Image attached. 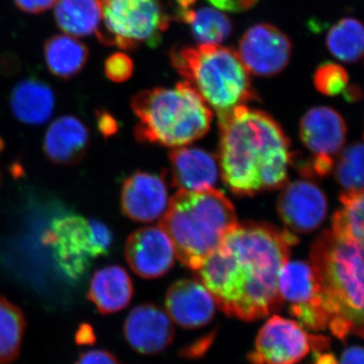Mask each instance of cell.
Masks as SVG:
<instances>
[{"label": "cell", "instance_id": "6da1fadb", "mask_svg": "<svg viewBox=\"0 0 364 364\" xmlns=\"http://www.w3.org/2000/svg\"><path fill=\"white\" fill-rule=\"evenodd\" d=\"M298 238L267 224H237L196 270L228 316L256 321L279 310V274Z\"/></svg>", "mask_w": 364, "mask_h": 364}, {"label": "cell", "instance_id": "44dd1931", "mask_svg": "<svg viewBox=\"0 0 364 364\" xmlns=\"http://www.w3.org/2000/svg\"><path fill=\"white\" fill-rule=\"evenodd\" d=\"M9 105L21 123L40 126L54 114L56 97L51 86L37 78H26L16 83L11 92Z\"/></svg>", "mask_w": 364, "mask_h": 364}, {"label": "cell", "instance_id": "f546056e", "mask_svg": "<svg viewBox=\"0 0 364 364\" xmlns=\"http://www.w3.org/2000/svg\"><path fill=\"white\" fill-rule=\"evenodd\" d=\"M104 68L105 76L109 81L124 83L133 76L134 62L124 53L117 52L105 59Z\"/></svg>", "mask_w": 364, "mask_h": 364}, {"label": "cell", "instance_id": "7402d4cb", "mask_svg": "<svg viewBox=\"0 0 364 364\" xmlns=\"http://www.w3.org/2000/svg\"><path fill=\"white\" fill-rule=\"evenodd\" d=\"M43 52L48 70L62 80H69L80 74L90 59L87 45L67 33L50 37L45 42Z\"/></svg>", "mask_w": 364, "mask_h": 364}, {"label": "cell", "instance_id": "277c9868", "mask_svg": "<svg viewBox=\"0 0 364 364\" xmlns=\"http://www.w3.org/2000/svg\"><path fill=\"white\" fill-rule=\"evenodd\" d=\"M237 224L233 203L215 188L178 189L159 222L173 244L176 259L195 272Z\"/></svg>", "mask_w": 364, "mask_h": 364}, {"label": "cell", "instance_id": "4fadbf2b", "mask_svg": "<svg viewBox=\"0 0 364 364\" xmlns=\"http://www.w3.org/2000/svg\"><path fill=\"white\" fill-rule=\"evenodd\" d=\"M277 213L280 219L294 233L315 231L324 223L328 200L324 191L310 181L287 182L282 188Z\"/></svg>", "mask_w": 364, "mask_h": 364}, {"label": "cell", "instance_id": "30bf717a", "mask_svg": "<svg viewBox=\"0 0 364 364\" xmlns=\"http://www.w3.org/2000/svg\"><path fill=\"white\" fill-rule=\"evenodd\" d=\"M279 294L282 303L289 304V313L304 328L322 331L329 326L323 308L317 279L310 263L287 261L279 274Z\"/></svg>", "mask_w": 364, "mask_h": 364}, {"label": "cell", "instance_id": "836d02e7", "mask_svg": "<svg viewBox=\"0 0 364 364\" xmlns=\"http://www.w3.org/2000/svg\"><path fill=\"white\" fill-rule=\"evenodd\" d=\"M58 0H14V4L23 13L39 14L51 9Z\"/></svg>", "mask_w": 364, "mask_h": 364}, {"label": "cell", "instance_id": "d4e9b609", "mask_svg": "<svg viewBox=\"0 0 364 364\" xmlns=\"http://www.w3.org/2000/svg\"><path fill=\"white\" fill-rule=\"evenodd\" d=\"M26 329L20 306L0 296V364H11L18 358Z\"/></svg>", "mask_w": 364, "mask_h": 364}, {"label": "cell", "instance_id": "cb8c5ba5", "mask_svg": "<svg viewBox=\"0 0 364 364\" xmlns=\"http://www.w3.org/2000/svg\"><path fill=\"white\" fill-rule=\"evenodd\" d=\"M176 18L188 25L195 39L202 45L221 44L233 30L232 21L226 14L210 7L189 9Z\"/></svg>", "mask_w": 364, "mask_h": 364}, {"label": "cell", "instance_id": "7a4b0ae2", "mask_svg": "<svg viewBox=\"0 0 364 364\" xmlns=\"http://www.w3.org/2000/svg\"><path fill=\"white\" fill-rule=\"evenodd\" d=\"M219 117L220 172L235 195L284 188L293 162L289 141L267 112L239 105Z\"/></svg>", "mask_w": 364, "mask_h": 364}, {"label": "cell", "instance_id": "f35d334b", "mask_svg": "<svg viewBox=\"0 0 364 364\" xmlns=\"http://www.w3.org/2000/svg\"><path fill=\"white\" fill-rule=\"evenodd\" d=\"M313 353L315 354V356H317L316 364H338L336 359L331 354H324V355H322L321 351L313 352Z\"/></svg>", "mask_w": 364, "mask_h": 364}, {"label": "cell", "instance_id": "ba28073f", "mask_svg": "<svg viewBox=\"0 0 364 364\" xmlns=\"http://www.w3.org/2000/svg\"><path fill=\"white\" fill-rule=\"evenodd\" d=\"M329 342L306 332L296 321L274 315L261 328L249 358L252 364H298L310 352L324 350Z\"/></svg>", "mask_w": 364, "mask_h": 364}, {"label": "cell", "instance_id": "f1b7e54d", "mask_svg": "<svg viewBox=\"0 0 364 364\" xmlns=\"http://www.w3.org/2000/svg\"><path fill=\"white\" fill-rule=\"evenodd\" d=\"M316 90L328 97H336L348 87L349 76L343 67L327 63L318 66L314 75Z\"/></svg>", "mask_w": 364, "mask_h": 364}, {"label": "cell", "instance_id": "52a82bcc", "mask_svg": "<svg viewBox=\"0 0 364 364\" xmlns=\"http://www.w3.org/2000/svg\"><path fill=\"white\" fill-rule=\"evenodd\" d=\"M170 18L160 0H107L98 42L136 51L142 45L155 49L168 30Z\"/></svg>", "mask_w": 364, "mask_h": 364}, {"label": "cell", "instance_id": "484cf974", "mask_svg": "<svg viewBox=\"0 0 364 364\" xmlns=\"http://www.w3.org/2000/svg\"><path fill=\"white\" fill-rule=\"evenodd\" d=\"M326 44L337 59L345 63H355L363 56V26L355 18H345L332 26Z\"/></svg>", "mask_w": 364, "mask_h": 364}, {"label": "cell", "instance_id": "74e56055", "mask_svg": "<svg viewBox=\"0 0 364 364\" xmlns=\"http://www.w3.org/2000/svg\"><path fill=\"white\" fill-rule=\"evenodd\" d=\"M176 4V14L174 16H179L184 11L193 9V6H195L196 0H174Z\"/></svg>", "mask_w": 364, "mask_h": 364}, {"label": "cell", "instance_id": "1f68e13d", "mask_svg": "<svg viewBox=\"0 0 364 364\" xmlns=\"http://www.w3.org/2000/svg\"><path fill=\"white\" fill-rule=\"evenodd\" d=\"M75 364H121L119 359L109 351L93 349L81 353Z\"/></svg>", "mask_w": 364, "mask_h": 364}, {"label": "cell", "instance_id": "603a6c76", "mask_svg": "<svg viewBox=\"0 0 364 364\" xmlns=\"http://www.w3.org/2000/svg\"><path fill=\"white\" fill-rule=\"evenodd\" d=\"M107 0H58L54 18L60 30L73 37L97 35Z\"/></svg>", "mask_w": 364, "mask_h": 364}, {"label": "cell", "instance_id": "e0dca14e", "mask_svg": "<svg viewBox=\"0 0 364 364\" xmlns=\"http://www.w3.org/2000/svg\"><path fill=\"white\" fill-rule=\"evenodd\" d=\"M165 306L172 322L186 329H196L214 318L217 304L202 282L181 279L169 287Z\"/></svg>", "mask_w": 364, "mask_h": 364}, {"label": "cell", "instance_id": "5bb4252c", "mask_svg": "<svg viewBox=\"0 0 364 364\" xmlns=\"http://www.w3.org/2000/svg\"><path fill=\"white\" fill-rule=\"evenodd\" d=\"M124 256L131 269L147 279L166 274L176 259L173 244L159 225L141 228L132 233L124 245Z\"/></svg>", "mask_w": 364, "mask_h": 364}, {"label": "cell", "instance_id": "9c48e42d", "mask_svg": "<svg viewBox=\"0 0 364 364\" xmlns=\"http://www.w3.org/2000/svg\"><path fill=\"white\" fill-rule=\"evenodd\" d=\"M299 135L313 154L311 162L301 170L303 173L328 176L346 142L347 127L343 117L331 107H313L301 119Z\"/></svg>", "mask_w": 364, "mask_h": 364}, {"label": "cell", "instance_id": "83f0119b", "mask_svg": "<svg viewBox=\"0 0 364 364\" xmlns=\"http://www.w3.org/2000/svg\"><path fill=\"white\" fill-rule=\"evenodd\" d=\"M335 178L347 193L363 191V145L354 143L343 148L335 160Z\"/></svg>", "mask_w": 364, "mask_h": 364}, {"label": "cell", "instance_id": "ffe728a7", "mask_svg": "<svg viewBox=\"0 0 364 364\" xmlns=\"http://www.w3.org/2000/svg\"><path fill=\"white\" fill-rule=\"evenodd\" d=\"M133 296V280L124 268L109 265L93 273L87 299L100 315H112L124 310L130 305Z\"/></svg>", "mask_w": 364, "mask_h": 364}, {"label": "cell", "instance_id": "4dcf8cb0", "mask_svg": "<svg viewBox=\"0 0 364 364\" xmlns=\"http://www.w3.org/2000/svg\"><path fill=\"white\" fill-rule=\"evenodd\" d=\"M88 222H90L93 258L97 259L100 256H107L114 243V233L107 225L98 220L90 219Z\"/></svg>", "mask_w": 364, "mask_h": 364}, {"label": "cell", "instance_id": "d590c367", "mask_svg": "<svg viewBox=\"0 0 364 364\" xmlns=\"http://www.w3.org/2000/svg\"><path fill=\"white\" fill-rule=\"evenodd\" d=\"M338 364H363V349L361 346H351L343 352Z\"/></svg>", "mask_w": 364, "mask_h": 364}, {"label": "cell", "instance_id": "5b68a950", "mask_svg": "<svg viewBox=\"0 0 364 364\" xmlns=\"http://www.w3.org/2000/svg\"><path fill=\"white\" fill-rule=\"evenodd\" d=\"M138 119L134 134L141 143L181 147L203 138L210 131L213 112L188 81L173 88L140 91L131 100Z\"/></svg>", "mask_w": 364, "mask_h": 364}, {"label": "cell", "instance_id": "8fae6325", "mask_svg": "<svg viewBox=\"0 0 364 364\" xmlns=\"http://www.w3.org/2000/svg\"><path fill=\"white\" fill-rule=\"evenodd\" d=\"M293 44L286 33L269 23L251 26L239 42L238 55L249 73L279 74L289 65Z\"/></svg>", "mask_w": 364, "mask_h": 364}, {"label": "cell", "instance_id": "4316f807", "mask_svg": "<svg viewBox=\"0 0 364 364\" xmlns=\"http://www.w3.org/2000/svg\"><path fill=\"white\" fill-rule=\"evenodd\" d=\"M339 200L342 207L333 217L332 233L344 240L363 244V191H342Z\"/></svg>", "mask_w": 364, "mask_h": 364}, {"label": "cell", "instance_id": "ab89813d", "mask_svg": "<svg viewBox=\"0 0 364 364\" xmlns=\"http://www.w3.org/2000/svg\"><path fill=\"white\" fill-rule=\"evenodd\" d=\"M4 148V143H2L1 139H0V151Z\"/></svg>", "mask_w": 364, "mask_h": 364}, {"label": "cell", "instance_id": "d6a6232c", "mask_svg": "<svg viewBox=\"0 0 364 364\" xmlns=\"http://www.w3.org/2000/svg\"><path fill=\"white\" fill-rule=\"evenodd\" d=\"M95 117H97L98 131L105 138H111L116 135L119 131V124L111 112H107V109H98L95 112Z\"/></svg>", "mask_w": 364, "mask_h": 364}, {"label": "cell", "instance_id": "9a60e30c", "mask_svg": "<svg viewBox=\"0 0 364 364\" xmlns=\"http://www.w3.org/2000/svg\"><path fill=\"white\" fill-rule=\"evenodd\" d=\"M168 203L166 183L156 174L138 170L122 186V212L132 221L150 223L161 219Z\"/></svg>", "mask_w": 364, "mask_h": 364}, {"label": "cell", "instance_id": "d6986e66", "mask_svg": "<svg viewBox=\"0 0 364 364\" xmlns=\"http://www.w3.org/2000/svg\"><path fill=\"white\" fill-rule=\"evenodd\" d=\"M169 160L172 184L181 191H202L217 183L219 166L208 151L181 146L169 153Z\"/></svg>", "mask_w": 364, "mask_h": 364}, {"label": "cell", "instance_id": "ac0fdd59", "mask_svg": "<svg viewBox=\"0 0 364 364\" xmlns=\"http://www.w3.org/2000/svg\"><path fill=\"white\" fill-rule=\"evenodd\" d=\"M90 145V134L85 124L78 117L62 116L46 132L43 151L55 164L74 166L85 159Z\"/></svg>", "mask_w": 364, "mask_h": 364}, {"label": "cell", "instance_id": "3957f363", "mask_svg": "<svg viewBox=\"0 0 364 364\" xmlns=\"http://www.w3.org/2000/svg\"><path fill=\"white\" fill-rule=\"evenodd\" d=\"M329 328L345 339L363 335V244L344 240L331 231L318 237L311 250Z\"/></svg>", "mask_w": 364, "mask_h": 364}, {"label": "cell", "instance_id": "7c38bea8", "mask_svg": "<svg viewBox=\"0 0 364 364\" xmlns=\"http://www.w3.org/2000/svg\"><path fill=\"white\" fill-rule=\"evenodd\" d=\"M49 243L59 267L71 279L85 275L91 260L95 259L90 222L80 215H67L54 221Z\"/></svg>", "mask_w": 364, "mask_h": 364}, {"label": "cell", "instance_id": "8d00e7d4", "mask_svg": "<svg viewBox=\"0 0 364 364\" xmlns=\"http://www.w3.org/2000/svg\"><path fill=\"white\" fill-rule=\"evenodd\" d=\"M91 337L95 338V335H93V332L91 331L90 326L83 325L81 326L80 329L77 333V341L80 344H90Z\"/></svg>", "mask_w": 364, "mask_h": 364}, {"label": "cell", "instance_id": "2e32d148", "mask_svg": "<svg viewBox=\"0 0 364 364\" xmlns=\"http://www.w3.org/2000/svg\"><path fill=\"white\" fill-rule=\"evenodd\" d=\"M124 336L131 348L144 355H155L172 343L173 322L166 312L153 304H142L129 313Z\"/></svg>", "mask_w": 364, "mask_h": 364}, {"label": "cell", "instance_id": "e575fe53", "mask_svg": "<svg viewBox=\"0 0 364 364\" xmlns=\"http://www.w3.org/2000/svg\"><path fill=\"white\" fill-rule=\"evenodd\" d=\"M208 1L222 11L240 13L255 6L258 0H208Z\"/></svg>", "mask_w": 364, "mask_h": 364}, {"label": "cell", "instance_id": "8992f818", "mask_svg": "<svg viewBox=\"0 0 364 364\" xmlns=\"http://www.w3.org/2000/svg\"><path fill=\"white\" fill-rule=\"evenodd\" d=\"M177 73L193 85L218 117L257 100L238 53L219 45L176 47L169 53Z\"/></svg>", "mask_w": 364, "mask_h": 364}]
</instances>
